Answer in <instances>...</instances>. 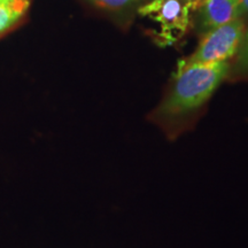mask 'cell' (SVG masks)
Returning <instances> with one entry per match:
<instances>
[{"label":"cell","instance_id":"1","mask_svg":"<svg viewBox=\"0 0 248 248\" xmlns=\"http://www.w3.org/2000/svg\"><path fill=\"white\" fill-rule=\"evenodd\" d=\"M228 73L226 62L182 63L173 85L153 111L152 119L169 133H177L202 109Z\"/></svg>","mask_w":248,"mask_h":248},{"label":"cell","instance_id":"2","mask_svg":"<svg viewBox=\"0 0 248 248\" xmlns=\"http://www.w3.org/2000/svg\"><path fill=\"white\" fill-rule=\"evenodd\" d=\"M245 35V24L241 18L206 31L199 46L184 64H208L226 62L239 49Z\"/></svg>","mask_w":248,"mask_h":248},{"label":"cell","instance_id":"3","mask_svg":"<svg viewBox=\"0 0 248 248\" xmlns=\"http://www.w3.org/2000/svg\"><path fill=\"white\" fill-rule=\"evenodd\" d=\"M191 11L193 9L185 0H150L140 6L139 14L159 23V36L166 44H170L187 31Z\"/></svg>","mask_w":248,"mask_h":248},{"label":"cell","instance_id":"4","mask_svg":"<svg viewBox=\"0 0 248 248\" xmlns=\"http://www.w3.org/2000/svg\"><path fill=\"white\" fill-rule=\"evenodd\" d=\"M198 11L200 27L207 31L230 23L243 14L238 0H203Z\"/></svg>","mask_w":248,"mask_h":248},{"label":"cell","instance_id":"5","mask_svg":"<svg viewBox=\"0 0 248 248\" xmlns=\"http://www.w3.org/2000/svg\"><path fill=\"white\" fill-rule=\"evenodd\" d=\"M29 7V0H0V32L16 22Z\"/></svg>","mask_w":248,"mask_h":248},{"label":"cell","instance_id":"6","mask_svg":"<svg viewBox=\"0 0 248 248\" xmlns=\"http://www.w3.org/2000/svg\"><path fill=\"white\" fill-rule=\"evenodd\" d=\"M91 1L98 7L106 11L110 12H117L122 11L130 7V6L136 5L137 2L141 1V0H91Z\"/></svg>","mask_w":248,"mask_h":248},{"label":"cell","instance_id":"7","mask_svg":"<svg viewBox=\"0 0 248 248\" xmlns=\"http://www.w3.org/2000/svg\"><path fill=\"white\" fill-rule=\"evenodd\" d=\"M238 67L241 70L248 71V31L245 32L243 42L238 49Z\"/></svg>","mask_w":248,"mask_h":248},{"label":"cell","instance_id":"8","mask_svg":"<svg viewBox=\"0 0 248 248\" xmlns=\"http://www.w3.org/2000/svg\"><path fill=\"white\" fill-rule=\"evenodd\" d=\"M186 2H188V4L191 5L192 9H198L199 8V6L202 4L203 0H185Z\"/></svg>","mask_w":248,"mask_h":248},{"label":"cell","instance_id":"9","mask_svg":"<svg viewBox=\"0 0 248 248\" xmlns=\"http://www.w3.org/2000/svg\"><path fill=\"white\" fill-rule=\"evenodd\" d=\"M243 13H248V0H238Z\"/></svg>","mask_w":248,"mask_h":248}]
</instances>
